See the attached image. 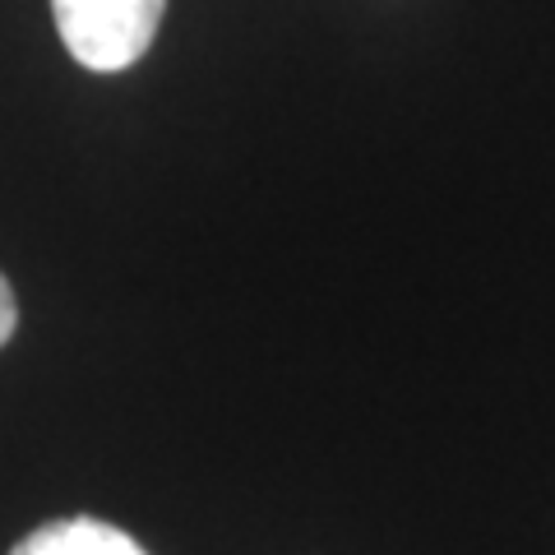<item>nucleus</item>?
<instances>
[{
    "instance_id": "f03ea898",
    "label": "nucleus",
    "mask_w": 555,
    "mask_h": 555,
    "mask_svg": "<svg viewBox=\"0 0 555 555\" xmlns=\"http://www.w3.org/2000/svg\"><path fill=\"white\" fill-rule=\"evenodd\" d=\"M10 555H144V546L102 518H56L28 532Z\"/></svg>"
},
{
    "instance_id": "7ed1b4c3",
    "label": "nucleus",
    "mask_w": 555,
    "mask_h": 555,
    "mask_svg": "<svg viewBox=\"0 0 555 555\" xmlns=\"http://www.w3.org/2000/svg\"><path fill=\"white\" fill-rule=\"evenodd\" d=\"M14 324H20V301H14V292H10V283H5V273H0V347L10 343Z\"/></svg>"
},
{
    "instance_id": "f257e3e1",
    "label": "nucleus",
    "mask_w": 555,
    "mask_h": 555,
    "mask_svg": "<svg viewBox=\"0 0 555 555\" xmlns=\"http://www.w3.org/2000/svg\"><path fill=\"white\" fill-rule=\"evenodd\" d=\"M167 0H51L65 51L93 75L130 69L158 38Z\"/></svg>"
}]
</instances>
